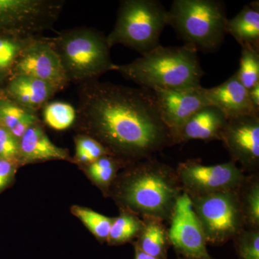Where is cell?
Returning a JSON list of instances; mask_svg holds the SVG:
<instances>
[{"label": "cell", "mask_w": 259, "mask_h": 259, "mask_svg": "<svg viewBox=\"0 0 259 259\" xmlns=\"http://www.w3.org/2000/svg\"><path fill=\"white\" fill-rule=\"evenodd\" d=\"M144 226V221L134 213L120 209V214L114 218L107 243L120 245L133 243L138 238Z\"/></svg>", "instance_id": "obj_22"}, {"label": "cell", "mask_w": 259, "mask_h": 259, "mask_svg": "<svg viewBox=\"0 0 259 259\" xmlns=\"http://www.w3.org/2000/svg\"><path fill=\"white\" fill-rule=\"evenodd\" d=\"M13 74L32 76L50 83L59 91L69 82L60 59L49 38L30 39L13 66Z\"/></svg>", "instance_id": "obj_11"}, {"label": "cell", "mask_w": 259, "mask_h": 259, "mask_svg": "<svg viewBox=\"0 0 259 259\" xmlns=\"http://www.w3.org/2000/svg\"><path fill=\"white\" fill-rule=\"evenodd\" d=\"M18 140L0 125V158L18 162Z\"/></svg>", "instance_id": "obj_30"}, {"label": "cell", "mask_w": 259, "mask_h": 259, "mask_svg": "<svg viewBox=\"0 0 259 259\" xmlns=\"http://www.w3.org/2000/svg\"><path fill=\"white\" fill-rule=\"evenodd\" d=\"M64 5L61 0H0V35L36 37L54 25Z\"/></svg>", "instance_id": "obj_8"}, {"label": "cell", "mask_w": 259, "mask_h": 259, "mask_svg": "<svg viewBox=\"0 0 259 259\" xmlns=\"http://www.w3.org/2000/svg\"><path fill=\"white\" fill-rule=\"evenodd\" d=\"M175 169L184 193L190 198L238 190L247 177L231 160L226 163L207 166L199 159H188L180 162Z\"/></svg>", "instance_id": "obj_9"}, {"label": "cell", "mask_w": 259, "mask_h": 259, "mask_svg": "<svg viewBox=\"0 0 259 259\" xmlns=\"http://www.w3.org/2000/svg\"><path fill=\"white\" fill-rule=\"evenodd\" d=\"M74 143L75 154L73 160L78 164L86 166L102 156L111 155L105 146L88 135H77Z\"/></svg>", "instance_id": "obj_27"}, {"label": "cell", "mask_w": 259, "mask_h": 259, "mask_svg": "<svg viewBox=\"0 0 259 259\" xmlns=\"http://www.w3.org/2000/svg\"><path fill=\"white\" fill-rule=\"evenodd\" d=\"M233 241L239 259H259V229L245 228Z\"/></svg>", "instance_id": "obj_29"}, {"label": "cell", "mask_w": 259, "mask_h": 259, "mask_svg": "<svg viewBox=\"0 0 259 259\" xmlns=\"http://www.w3.org/2000/svg\"><path fill=\"white\" fill-rule=\"evenodd\" d=\"M168 228L170 244L179 257L185 259H212L192 201L187 194L179 197Z\"/></svg>", "instance_id": "obj_10"}, {"label": "cell", "mask_w": 259, "mask_h": 259, "mask_svg": "<svg viewBox=\"0 0 259 259\" xmlns=\"http://www.w3.org/2000/svg\"><path fill=\"white\" fill-rule=\"evenodd\" d=\"M220 141L243 171L258 173L259 116L228 119Z\"/></svg>", "instance_id": "obj_12"}, {"label": "cell", "mask_w": 259, "mask_h": 259, "mask_svg": "<svg viewBox=\"0 0 259 259\" xmlns=\"http://www.w3.org/2000/svg\"><path fill=\"white\" fill-rule=\"evenodd\" d=\"M29 40L0 35V74L12 71L20 52Z\"/></svg>", "instance_id": "obj_28"}, {"label": "cell", "mask_w": 259, "mask_h": 259, "mask_svg": "<svg viewBox=\"0 0 259 259\" xmlns=\"http://www.w3.org/2000/svg\"><path fill=\"white\" fill-rule=\"evenodd\" d=\"M58 92L50 83L23 74H13L5 90L7 98L34 112L44 108Z\"/></svg>", "instance_id": "obj_15"}, {"label": "cell", "mask_w": 259, "mask_h": 259, "mask_svg": "<svg viewBox=\"0 0 259 259\" xmlns=\"http://www.w3.org/2000/svg\"><path fill=\"white\" fill-rule=\"evenodd\" d=\"M2 75H3V74H0V83H1Z\"/></svg>", "instance_id": "obj_34"}, {"label": "cell", "mask_w": 259, "mask_h": 259, "mask_svg": "<svg viewBox=\"0 0 259 259\" xmlns=\"http://www.w3.org/2000/svg\"><path fill=\"white\" fill-rule=\"evenodd\" d=\"M40 122L36 112L30 111L7 97L0 98V125L20 140L32 125Z\"/></svg>", "instance_id": "obj_20"}, {"label": "cell", "mask_w": 259, "mask_h": 259, "mask_svg": "<svg viewBox=\"0 0 259 259\" xmlns=\"http://www.w3.org/2000/svg\"><path fill=\"white\" fill-rule=\"evenodd\" d=\"M134 246L135 249V259H157L154 257L151 256V255L146 254L142 250H140L138 247Z\"/></svg>", "instance_id": "obj_33"}, {"label": "cell", "mask_w": 259, "mask_h": 259, "mask_svg": "<svg viewBox=\"0 0 259 259\" xmlns=\"http://www.w3.org/2000/svg\"><path fill=\"white\" fill-rule=\"evenodd\" d=\"M232 35L243 47L259 49V2H251L226 25V34Z\"/></svg>", "instance_id": "obj_18"}, {"label": "cell", "mask_w": 259, "mask_h": 259, "mask_svg": "<svg viewBox=\"0 0 259 259\" xmlns=\"http://www.w3.org/2000/svg\"><path fill=\"white\" fill-rule=\"evenodd\" d=\"M238 190L190 198L207 244L223 245L246 228Z\"/></svg>", "instance_id": "obj_7"}, {"label": "cell", "mask_w": 259, "mask_h": 259, "mask_svg": "<svg viewBox=\"0 0 259 259\" xmlns=\"http://www.w3.org/2000/svg\"><path fill=\"white\" fill-rule=\"evenodd\" d=\"M237 77L247 90L259 83V49L243 47Z\"/></svg>", "instance_id": "obj_26"}, {"label": "cell", "mask_w": 259, "mask_h": 259, "mask_svg": "<svg viewBox=\"0 0 259 259\" xmlns=\"http://www.w3.org/2000/svg\"><path fill=\"white\" fill-rule=\"evenodd\" d=\"M75 122L126 163L153 158L174 146L151 90L98 79L81 83Z\"/></svg>", "instance_id": "obj_1"}, {"label": "cell", "mask_w": 259, "mask_h": 259, "mask_svg": "<svg viewBox=\"0 0 259 259\" xmlns=\"http://www.w3.org/2000/svg\"><path fill=\"white\" fill-rule=\"evenodd\" d=\"M18 164V161L0 158V191L11 181Z\"/></svg>", "instance_id": "obj_31"}, {"label": "cell", "mask_w": 259, "mask_h": 259, "mask_svg": "<svg viewBox=\"0 0 259 259\" xmlns=\"http://www.w3.org/2000/svg\"><path fill=\"white\" fill-rule=\"evenodd\" d=\"M177 259H185V258H182V257H178V258H177Z\"/></svg>", "instance_id": "obj_35"}, {"label": "cell", "mask_w": 259, "mask_h": 259, "mask_svg": "<svg viewBox=\"0 0 259 259\" xmlns=\"http://www.w3.org/2000/svg\"><path fill=\"white\" fill-rule=\"evenodd\" d=\"M127 165L129 163L120 158L106 155L83 167L92 182L104 194L108 196L111 186L118 175L119 170Z\"/></svg>", "instance_id": "obj_21"}, {"label": "cell", "mask_w": 259, "mask_h": 259, "mask_svg": "<svg viewBox=\"0 0 259 259\" xmlns=\"http://www.w3.org/2000/svg\"><path fill=\"white\" fill-rule=\"evenodd\" d=\"M248 97L256 110H259V83L248 90Z\"/></svg>", "instance_id": "obj_32"}, {"label": "cell", "mask_w": 259, "mask_h": 259, "mask_svg": "<svg viewBox=\"0 0 259 259\" xmlns=\"http://www.w3.org/2000/svg\"><path fill=\"white\" fill-rule=\"evenodd\" d=\"M198 51L192 46H158L129 64L114 66L125 79L140 88L182 90L198 88L204 71Z\"/></svg>", "instance_id": "obj_3"}, {"label": "cell", "mask_w": 259, "mask_h": 259, "mask_svg": "<svg viewBox=\"0 0 259 259\" xmlns=\"http://www.w3.org/2000/svg\"><path fill=\"white\" fill-rule=\"evenodd\" d=\"M228 119L217 107L206 105L191 117L181 130L176 144L191 140L220 141Z\"/></svg>", "instance_id": "obj_17"}, {"label": "cell", "mask_w": 259, "mask_h": 259, "mask_svg": "<svg viewBox=\"0 0 259 259\" xmlns=\"http://www.w3.org/2000/svg\"><path fill=\"white\" fill-rule=\"evenodd\" d=\"M168 10L158 0H122L115 26L107 36L111 49L122 45L142 55L160 45Z\"/></svg>", "instance_id": "obj_6"}, {"label": "cell", "mask_w": 259, "mask_h": 259, "mask_svg": "<svg viewBox=\"0 0 259 259\" xmlns=\"http://www.w3.org/2000/svg\"><path fill=\"white\" fill-rule=\"evenodd\" d=\"M151 91L174 145L176 144L177 137L186 122L202 107L209 105L202 86L182 90L155 89Z\"/></svg>", "instance_id": "obj_13"}, {"label": "cell", "mask_w": 259, "mask_h": 259, "mask_svg": "<svg viewBox=\"0 0 259 259\" xmlns=\"http://www.w3.org/2000/svg\"><path fill=\"white\" fill-rule=\"evenodd\" d=\"M143 221L142 230L133 245L154 258L168 259L171 244L164 222L154 218H143Z\"/></svg>", "instance_id": "obj_19"}, {"label": "cell", "mask_w": 259, "mask_h": 259, "mask_svg": "<svg viewBox=\"0 0 259 259\" xmlns=\"http://www.w3.org/2000/svg\"><path fill=\"white\" fill-rule=\"evenodd\" d=\"M57 53L69 82L81 83L98 79L115 64L107 37L89 28L69 29L49 38Z\"/></svg>", "instance_id": "obj_4"}, {"label": "cell", "mask_w": 259, "mask_h": 259, "mask_svg": "<svg viewBox=\"0 0 259 259\" xmlns=\"http://www.w3.org/2000/svg\"><path fill=\"white\" fill-rule=\"evenodd\" d=\"M238 192L246 228L259 229L258 173L247 176Z\"/></svg>", "instance_id": "obj_23"}, {"label": "cell", "mask_w": 259, "mask_h": 259, "mask_svg": "<svg viewBox=\"0 0 259 259\" xmlns=\"http://www.w3.org/2000/svg\"><path fill=\"white\" fill-rule=\"evenodd\" d=\"M209 105L217 107L227 119L241 116H259L250 102L248 90L242 84L236 73L226 81L212 88H204Z\"/></svg>", "instance_id": "obj_14"}, {"label": "cell", "mask_w": 259, "mask_h": 259, "mask_svg": "<svg viewBox=\"0 0 259 259\" xmlns=\"http://www.w3.org/2000/svg\"><path fill=\"white\" fill-rule=\"evenodd\" d=\"M44 120L51 128L65 131L75 123L76 110L72 105L64 102H53L44 107Z\"/></svg>", "instance_id": "obj_25"}, {"label": "cell", "mask_w": 259, "mask_h": 259, "mask_svg": "<svg viewBox=\"0 0 259 259\" xmlns=\"http://www.w3.org/2000/svg\"><path fill=\"white\" fill-rule=\"evenodd\" d=\"M226 7L220 0H175L168 10V25L197 51L214 52L226 35Z\"/></svg>", "instance_id": "obj_5"}, {"label": "cell", "mask_w": 259, "mask_h": 259, "mask_svg": "<svg viewBox=\"0 0 259 259\" xmlns=\"http://www.w3.org/2000/svg\"><path fill=\"white\" fill-rule=\"evenodd\" d=\"M71 211L85 225L99 241L102 243L107 242L114 218L107 217L93 209L77 205L73 206Z\"/></svg>", "instance_id": "obj_24"}, {"label": "cell", "mask_w": 259, "mask_h": 259, "mask_svg": "<svg viewBox=\"0 0 259 259\" xmlns=\"http://www.w3.org/2000/svg\"><path fill=\"white\" fill-rule=\"evenodd\" d=\"M176 169L154 158L131 163L117 175L110 194L120 209L168 222L183 194Z\"/></svg>", "instance_id": "obj_2"}, {"label": "cell", "mask_w": 259, "mask_h": 259, "mask_svg": "<svg viewBox=\"0 0 259 259\" xmlns=\"http://www.w3.org/2000/svg\"><path fill=\"white\" fill-rule=\"evenodd\" d=\"M50 160L71 161V158L68 150L54 144L40 122H35L19 140V164Z\"/></svg>", "instance_id": "obj_16"}]
</instances>
